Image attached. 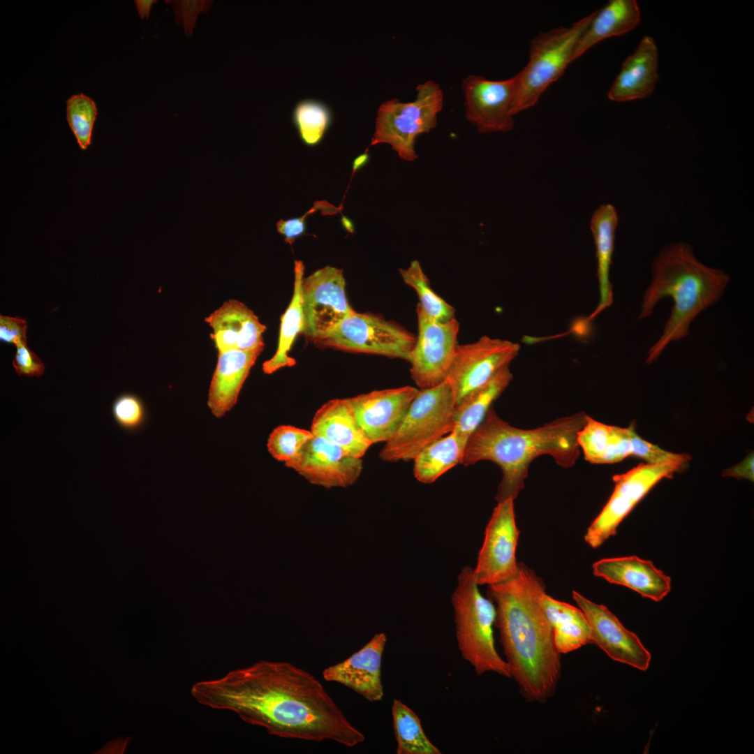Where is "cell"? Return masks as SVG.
Masks as SVG:
<instances>
[{"label": "cell", "mask_w": 754, "mask_h": 754, "mask_svg": "<svg viewBox=\"0 0 754 754\" xmlns=\"http://www.w3.org/2000/svg\"><path fill=\"white\" fill-rule=\"evenodd\" d=\"M133 737H119L112 739L105 744L100 750L94 752L96 754H117L124 753L128 745L133 741Z\"/></svg>", "instance_id": "45"}, {"label": "cell", "mask_w": 754, "mask_h": 754, "mask_svg": "<svg viewBox=\"0 0 754 754\" xmlns=\"http://www.w3.org/2000/svg\"><path fill=\"white\" fill-rule=\"evenodd\" d=\"M685 465L640 464L626 473L614 475V491L588 528L586 542L597 548L614 535L621 522L648 492L663 479L672 478Z\"/></svg>", "instance_id": "10"}, {"label": "cell", "mask_w": 754, "mask_h": 754, "mask_svg": "<svg viewBox=\"0 0 754 754\" xmlns=\"http://www.w3.org/2000/svg\"><path fill=\"white\" fill-rule=\"evenodd\" d=\"M443 99L441 87L428 80L417 86L413 101L401 102L397 98L385 101L378 110L371 145L389 144L401 158L415 161V140L436 127Z\"/></svg>", "instance_id": "8"}, {"label": "cell", "mask_w": 754, "mask_h": 754, "mask_svg": "<svg viewBox=\"0 0 754 754\" xmlns=\"http://www.w3.org/2000/svg\"><path fill=\"white\" fill-rule=\"evenodd\" d=\"M518 538L514 499L498 502L486 527L483 544L473 570L478 585L500 583L517 572Z\"/></svg>", "instance_id": "14"}, {"label": "cell", "mask_w": 754, "mask_h": 754, "mask_svg": "<svg viewBox=\"0 0 754 754\" xmlns=\"http://www.w3.org/2000/svg\"><path fill=\"white\" fill-rule=\"evenodd\" d=\"M386 642L385 633L376 634L349 658L325 668L323 679L342 684L369 702L380 701L384 696L381 665Z\"/></svg>", "instance_id": "19"}, {"label": "cell", "mask_w": 754, "mask_h": 754, "mask_svg": "<svg viewBox=\"0 0 754 754\" xmlns=\"http://www.w3.org/2000/svg\"><path fill=\"white\" fill-rule=\"evenodd\" d=\"M416 336L403 326L371 313L355 311L317 345L348 352L399 358L410 363Z\"/></svg>", "instance_id": "9"}, {"label": "cell", "mask_w": 754, "mask_h": 754, "mask_svg": "<svg viewBox=\"0 0 754 754\" xmlns=\"http://www.w3.org/2000/svg\"><path fill=\"white\" fill-rule=\"evenodd\" d=\"M310 430L357 458H362L373 445L357 424L348 398L323 404L315 413Z\"/></svg>", "instance_id": "24"}, {"label": "cell", "mask_w": 754, "mask_h": 754, "mask_svg": "<svg viewBox=\"0 0 754 754\" xmlns=\"http://www.w3.org/2000/svg\"><path fill=\"white\" fill-rule=\"evenodd\" d=\"M541 602L552 626L556 648L566 654L591 644V628L583 611L543 593Z\"/></svg>", "instance_id": "27"}, {"label": "cell", "mask_w": 754, "mask_h": 754, "mask_svg": "<svg viewBox=\"0 0 754 754\" xmlns=\"http://www.w3.org/2000/svg\"><path fill=\"white\" fill-rule=\"evenodd\" d=\"M16 353L13 360V367L18 376L39 377L45 371V365L39 357L27 344L20 341L16 344Z\"/></svg>", "instance_id": "41"}, {"label": "cell", "mask_w": 754, "mask_h": 754, "mask_svg": "<svg viewBox=\"0 0 754 754\" xmlns=\"http://www.w3.org/2000/svg\"><path fill=\"white\" fill-rule=\"evenodd\" d=\"M516 89L515 75L507 80H490L482 75H468L462 81L467 120L481 133L512 131Z\"/></svg>", "instance_id": "15"}, {"label": "cell", "mask_w": 754, "mask_h": 754, "mask_svg": "<svg viewBox=\"0 0 754 754\" xmlns=\"http://www.w3.org/2000/svg\"><path fill=\"white\" fill-rule=\"evenodd\" d=\"M97 116L94 101L83 94L72 96L67 101L66 118L80 147L85 150L91 142L94 124Z\"/></svg>", "instance_id": "34"}, {"label": "cell", "mask_w": 754, "mask_h": 754, "mask_svg": "<svg viewBox=\"0 0 754 754\" xmlns=\"http://www.w3.org/2000/svg\"><path fill=\"white\" fill-rule=\"evenodd\" d=\"M612 431L609 425L587 416L586 421L577 434V443L586 461L600 464L607 447Z\"/></svg>", "instance_id": "36"}, {"label": "cell", "mask_w": 754, "mask_h": 754, "mask_svg": "<svg viewBox=\"0 0 754 754\" xmlns=\"http://www.w3.org/2000/svg\"><path fill=\"white\" fill-rule=\"evenodd\" d=\"M635 427L634 422L626 428L612 425L609 441L600 464L617 463L632 455L631 434Z\"/></svg>", "instance_id": "40"}, {"label": "cell", "mask_w": 754, "mask_h": 754, "mask_svg": "<svg viewBox=\"0 0 754 754\" xmlns=\"http://www.w3.org/2000/svg\"><path fill=\"white\" fill-rule=\"evenodd\" d=\"M631 441L633 446L632 455L644 459L646 464H666L677 463L686 464L690 459L688 454L667 452L658 445L644 440L637 434L635 427L632 431Z\"/></svg>", "instance_id": "38"}, {"label": "cell", "mask_w": 754, "mask_h": 754, "mask_svg": "<svg viewBox=\"0 0 754 754\" xmlns=\"http://www.w3.org/2000/svg\"><path fill=\"white\" fill-rule=\"evenodd\" d=\"M285 466L311 484L328 489L352 485L363 469L362 458L353 457L335 444L314 435L299 454Z\"/></svg>", "instance_id": "16"}, {"label": "cell", "mask_w": 754, "mask_h": 754, "mask_svg": "<svg viewBox=\"0 0 754 754\" xmlns=\"http://www.w3.org/2000/svg\"><path fill=\"white\" fill-rule=\"evenodd\" d=\"M594 13L570 27L541 32L531 42L529 59L517 75L514 115L535 105L547 87L564 73L573 61L579 40L590 24Z\"/></svg>", "instance_id": "7"}, {"label": "cell", "mask_w": 754, "mask_h": 754, "mask_svg": "<svg viewBox=\"0 0 754 754\" xmlns=\"http://www.w3.org/2000/svg\"><path fill=\"white\" fill-rule=\"evenodd\" d=\"M640 10L635 0H610L593 17L579 40L573 55L578 59L598 43L619 36L633 29L640 22Z\"/></svg>", "instance_id": "25"}, {"label": "cell", "mask_w": 754, "mask_h": 754, "mask_svg": "<svg viewBox=\"0 0 754 754\" xmlns=\"http://www.w3.org/2000/svg\"><path fill=\"white\" fill-rule=\"evenodd\" d=\"M584 412L556 419L541 427L524 429L501 419L491 407L468 438L461 464L489 461L501 468L498 502L515 499L524 487L531 463L549 455L560 466H572L580 454L577 434L586 421Z\"/></svg>", "instance_id": "3"}, {"label": "cell", "mask_w": 754, "mask_h": 754, "mask_svg": "<svg viewBox=\"0 0 754 754\" xmlns=\"http://www.w3.org/2000/svg\"><path fill=\"white\" fill-rule=\"evenodd\" d=\"M313 436L310 429L282 424L271 432L267 448L275 459L286 464L294 459Z\"/></svg>", "instance_id": "35"}, {"label": "cell", "mask_w": 754, "mask_h": 754, "mask_svg": "<svg viewBox=\"0 0 754 754\" xmlns=\"http://www.w3.org/2000/svg\"><path fill=\"white\" fill-rule=\"evenodd\" d=\"M618 214L613 205H601L591 219L590 228L593 234L598 262L597 275L599 286V302L589 317L593 320L613 302L612 286L609 272L614 246L615 230L618 224Z\"/></svg>", "instance_id": "26"}, {"label": "cell", "mask_w": 754, "mask_h": 754, "mask_svg": "<svg viewBox=\"0 0 754 754\" xmlns=\"http://www.w3.org/2000/svg\"><path fill=\"white\" fill-rule=\"evenodd\" d=\"M593 574L612 584L628 587L654 601L671 590V578L648 560L635 556L603 559L593 565Z\"/></svg>", "instance_id": "21"}, {"label": "cell", "mask_w": 754, "mask_h": 754, "mask_svg": "<svg viewBox=\"0 0 754 754\" xmlns=\"http://www.w3.org/2000/svg\"><path fill=\"white\" fill-rule=\"evenodd\" d=\"M512 377L509 367L502 369L487 383L468 394L457 406L453 431L466 444Z\"/></svg>", "instance_id": "28"}, {"label": "cell", "mask_w": 754, "mask_h": 754, "mask_svg": "<svg viewBox=\"0 0 754 754\" xmlns=\"http://www.w3.org/2000/svg\"><path fill=\"white\" fill-rule=\"evenodd\" d=\"M466 443L454 431L424 448L414 459L413 473L420 482L430 484L461 464Z\"/></svg>", "instance_id": "30"}, {"label": "cell", "mask_w": 754, "mask_h": 754, "mask_svg": "<svg viewBox=\"0 0 754 754\" xmlns=\"http://www.w3.org/2000/svg\"><path fill=\"white\" fill-rule=\"evenodd\" d=\"M304 266L302 261H295V280L291 301L281 319L279 341L274 355L263 364V371L271 374L279 369L295 364V359L289 355L297 336L304 328V312L302 298V282Z\"/></svg>", "instance_id": "29"}, {"label": "cell", "mask_w": 754, "mask_h": 754, "mask_svg": "<svg viewBox=\"0 0 754 754\" xmlns=\"http://www.w3.org/2000/svg\"><path fill=\"white\" fill-rule=\"evenodd\" d=\"M417 335L411 358V376L420 390L443 383L457 346L459 323L454 318L439 321L416 307Z\"/></svg>", "instance_id": "11"}, {"label": "cell", "mask_w": 754, "mask_h": 754, "mask_svg": "<svg viewBox=\"0 0 754 754\" xmlns=\"http://www.w3.org/2000/svg\"><path fill=\"white\" fill-rule=\"evenodd\" d=\"M545 593L542 580L522 563L514 576L487 591L511 678L531 702L550 698L561 676V654L541 602Z\"/></svg>", "instance_id": "2"}, {"label": "cell", "mask_w": 754, "mask_h": 754, "mask_svg": "<svg viewBox=\"0 0 754 754\" xmlns=\"http://www.w3.org/2000/svg\"><path fill=\"white\" fill-rule=\"evenodd\" d=\"M519 350L517 343L487 336L473 343L458 345L445 380L452 390L456 405L500 370L509 367Z\"/></svg>", "instance_id": "13"}, {"label": "cell", "mask_w": 754, "mask_h": 754, "mask_svg": "<svg viewBox=\"0 0 754 754\" xmlns=\"http://www.w3.org/2000/svg\"><path fill=\"white\" fill-rule=\"evenodd\" d=\"M213 329L210 334L219 353L228 350L263 349L266 326L244 303L230 300L205 319Z\"/></svg>", "instance_id": "20"}, {"label": "cell", "mask_w": 754, "mask_h": 754, "mask_svg": "<svg viewBox=\"0 0 754 754\" xmlns=\"http://www.w3.org/2000/svg\"><path fill=\"white\" fill-rule=\"evenodd\" d=\"M303 334L317 340L334 330L355 310L348 303L342 269L325 266L302 282Z\"/></svg>", "instance_id": "12"}, {"label": "cell", "mask_w": 754, "mask_h": 754, "mask_svg": "<svg viewBox=\"0 0 754 754\" xmlns=\"http://www.w3.org/2000/svg\"><path fill=\"white\" fill-rule=\"evenodd\" d=\"M27 322L20 317L0 315V340L14 343L27 341Z\"/></svg>", "instance_id": "42"}, {"label": "cell", "mask_w": 754, "mask_h": 754, "mask_svg": "<svg viewBox=\"0 0 754 754\" xmlns=\"http://www.w3.org/2000/svg\"><path fill=\"white\" fill-rule=\"evenodd\" d=\"M658 80L657 46L653 38L646 36L623 62L607 97L617 102L646 98L654 91Z\"/></svg>", "instance_id": "22"}, {"label": "cell", "mask_w": 754, "mask_h": 754, "mask_svg": "<svg viewBox=\"0 0 754 754\" xmlns=\"http://www.w3.org/2000/svg\"><path fill=\"white\" fill-rule=\"evenodd\" d=\"M112 415L117 424L127 431L140 429L146 420V408L142 399L137 395L124 393L113 401Z\"/></svg>", "instance_id": "37"}, {"label": "cell", "mask_w": 754, "mask_h": 754, "mask_svg": "<svg viewBox=\"0 0 754 754\" xmlns=\"http://www.w3.org/2000/svg\"><path fill=\"white\" fill-rule=\"evenodd\" d=\"M293 119L302 141L308 146H315L322 140L328 129L332 113L325 103L306 99L295 105Z\"/></svg>", "instance_id": "33"}, {"label": "cell", "mask_w": 754, "mask_h": 754, "mask_svg": "<svg viewBox=\"0 0 754 754\" xmlns=\"http://www.w3.org/2000/svg\"><path fill=\"white\" fill-rule=\"evenodd\" d=\"M191 694L203 706L232 711L279 737L331 740L348 748L365 740L321 682L288 662L259 660L195 682Z\"/></svg>", "instance_id": "1"}, {"label": "cell", "mask_w": 754, "mask_h": 754, "mask_svg": "<svg viewBox=\"0 0 754 754\" xmlns=\"http://www.w3.org/2000/svg\"><path fill=\"white\" fill-rule=\"evenodd\" d=\"M399 273L404 283L415 290L418 304L428 316L443 322L455 318L454 309L433 290L418 260L411 261L408 268L400 269Z\"/></svg>", "instance_id": "32"}, {"label": "cell", "mask_w": 754, "mask_h": 754, "mask_svg": "<svg viewBox=\"0 0 754 754\" xmlns=\"http://www.w3.org/2000/svg\"><path fill=\"white\" fill-rule=\"evenodd\" d=\"M175 13L176 24L184 29L186 38H191L196 21L200 13H207L214 1L210 0H173L170 1Z\"/></svg>", "instance_id": "39"}, {"label": "cell", "mask_w": 754, "mask_h": 754, "mask_svg": "<svg viewBox=\"0 0 754 754\" xmlns=\"http://www.w3.org/2000/svg\"><path fill=\"white\" fill-rule=\"evenodd\" d=\"M456 640L461 657L478 675L494 672L511 678L509 667L495 647L494 603L482 595L473 570L464 567L452 594Z\"/></svg>", "instance_id": "5"}, {"label": "cell", "mask_w": 754, "mask_h": 754, "mask_svg": "<svg viewBox=\"0 0 754 754\" xmlns=\"http://www.w3.org/2000/svg\"><path fill=\"white\" fill-rule=\"evenodd\" d=\"M419 391L406 385L374 390L348 400L357 424L374 444L386 442L394 434Z\"/></svg>", "instance_id": "17"}, {"label": "cell", "mask_w": 754, "mask_h": 754, "mask_svg": "<svg viewBox=\"0 0 754 754\" xmlns=\"http://www.w3.org/2000/svg\"><path fill=\"white\" fill-rule=\"evenodd\" d=\"M572 598L586 616L591 628V644L612 660L646 671L651 653L639 637L626 628L607 607L595 603L573 591Z\"/></svg>", "instance_id": "18"}, {"label": "cell", "mask_w": 754, "mask_h": 754, "mask_svg": "<svg viewBox=\"0 0 754 754\" xmlns=\"http://www.w3.org/2000/svg\"><path fill=\"white\" fill-rule=\"evenodd\" d=\"M651 274L639 319L649 316L665 297H670L674 304L662 334L648 351L649 364L671 342L688 335L693 321L720 300L730 281L726 272L701 263L692 247L683 242L664 246L653 262Z\"/></svg>", "instance_id": "4"}, {"label": "cell", "mask_w": 754, "mask_h": 754, "mask_svg": "<svg viewBox=\"0 0 754 754\" xmlns=\"http://www.w3.org/2000/svg\"><path fill=\"white\" fill-rule=\"evenodd\" d=\"M753 453H750L741 462L725 470L723 475L753 482Z\"/></svg>", "instance_id": "44"}, {"label": "cell", "mask_w": 754, "mask_h": 754, "mask_svg": "<svg viewBox=\"0 0 754 754\" xmlns=\"http://www.w3.org/2000/svg\"><path fill=\"white\" fill-rule=\"evenodd\" d=\"M276 229L284 237L285 242L292 244L297 237L304 233L305 221L300 218L281 219L276 223Z\"/></svg>", "instance_id": "43"}, {"label": "cell", "mask_w": 754, "mask_h": 754, "mask_svg": "<svg viewBox=\"0 0 754 754\" xmlns=\"http://www.w3.org/2000/svg\"><path fill=\"white\" fill-rule=\"evenodd\" d=\"M392 715L397 754L441 753L427 737L417 715L402 701L393 700Z\"/></svg>", "instance_id": "31"}, {"label": "cell", "mask_w": 754, "mask_h": 754, "mask_svg": "<svg viewBox=\"0 0 754 754\" xmlns=\"http://www.w3.org/2000/svg\"><path fill=\"white\" fill-rule=\"evenodd\" d=\"M263 350L232 349L219 353L207 399L208 407L215 417H223L235 405L241 389Z\"/></svg>", "instance_id": "23"}, {"label": "cell", "mask_w": 754, "mask_h": 754, "mask_svg": "<svg viewBox=\"0 0 754 754\" xmlns=\"http://www.w3.org/2000/svg\"><path fill=\"white\" fill-rule=\"evenodd\" d=\"M369 155L367 154L360 156L355 161V168L357 169L360 166L363 165L367 161Z\"/></svg>", "instance_id": "47"}, {"label": "cell", "mask_w": 754, "mask_h": 754, "mask_svg": "<svg viewBox=\"0 0 754 754\" xmlns=\"http://www.w3.org/2000/svg\"><path fill=\"white\" fill-rule=\"evenodd\" d=\"M456 407L445 381L420 390L397 431L384 443L379 457L387 462L413 460L424 448L454 429Z\"/></svg>", "instance_id": "6"}, {"label": "cell", "mask_w": 754, "mask_h": 754, "mask_svg": "<svg viewBox=\"0 0 754 754\" xmlns=\"http://www.w3.org/2000/svg\"><path fill=\"white\" fill-rule=\"evenodd\" d=\"M156 0H135V4L139 16L142 20L148 19L151 6L156 3Z\"/></svg>", "instance_id": "46"}]
</instances>
